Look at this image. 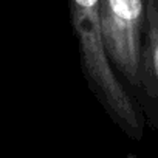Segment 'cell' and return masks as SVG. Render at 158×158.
<instances>
[{
	"instance_id": "7a4b0ae2",
	"label": "cell",
	"mask_w": 158,
	"mask_h": 158,
	"mask_svg": "<svg viewBox=\"0 0 158 158\" xmlns=\"http://www.w3.org/2000/svg\"><path fill=\"white\" fill-rule=\"evenodd\" d=\"M146 42L143 45V87L158 104V0H146Z\"/></svg>"
},
{
	"instance_id": "6da1fadb",
	"label": "cell",
	"mask_w": 158,
	"mask_h": 158,
	"mask_svg": "<svg viewBox=\"0 0 158 158\" xmlns=\"http://www.w3.org/2000/svg\"><path fill=\"white\" fill-rule=\"evenodd\" d=\"M101 33L110 62L132 87H143L141 36L146 0H101Z\"/></svg>"
}]
</instances>
